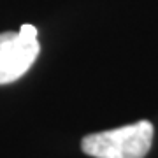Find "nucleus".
I'll use <instances>...</instances> for the list:
<instances>
[{"label":"nucleus","instance_id":"obj_2","mask_svg":"<svg viewBox=\"0 0 158 158\" xmlns=\"http://www.w3.org/2000/svg\"><path fill=\"white\" fill-rule=\"evenodd\" d=\"M37 28L34 25H21L19 32L0 34V85H9L28 72L39 56Z\"/></svg>","mask_w":158,"mask_h":158},{"label":"nucleus","instance_id":"obj_1","mask_svg":"<svg viewBox=\"0 0 158 158\" xmlns=\"http://www.w3.org/2000/svg\"><path fill=\"white\" fill-rule=\"evenodd\" d=\"M155 128L148 119L83 137L81 148L93 158H144L151 148Z\"/></svg>","mask_w":158,"mask_h":158}]
</instances>
